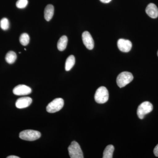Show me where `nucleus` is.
Segmentation results:
<instances>
[{
    "label": "nucleus",
    "mask_w": 158,
    "mask_h": 158,
    "mask_svg": "<svg viewBox=\"0 0 158 158\" xmlns=\"http://www.w3.org/2000/svg\"><path fill=\"white\" fill-rule=\"evenodd\" d=\"M134 79L132 74L128 72H123L119 74L116 79V83L120 88H123L131 83Z\"/></svg>",
    "instance_id": "f257e3e1"
},
{
    "label": "nucleus",
    "mask_w": 158,
    "mask_h": 158,
    "mask_svg": "<svg viewBox=\"0 0 158 158\" xmlns=\"http://www.w3.org/2000/svg\"><path fill=\"white\" fill-rule=\"evenodd\" d=\"M109 92L105 87H100L97 90L94 95V99L97 103L104 104L109 99Z\"/></svg>",
    "instance_id": "f03ea898"
},
{
    "label": "nucleus",
    "mask_w": 158,
    "mask_h": 158,
    "mask_svg": "<svg viewBox=\"0 0 158 158\" xmlns=\"http://www.w3.org/2000/svg\"><path fill=\"white\" fill-rule=\"evenodd\" d=\"M19 138L22 140L28 141H34L41 137V134L38 131L27 130L21 132Z\"/></svg>",
    "instance_id": "7ed1b4c3"
},
{
    "label": "nucleus",
    "mask_w": 158,
    "mask_h": 158,
    "mask_svg": "<svg viewBox=\"0 0 158 158\" xmlns=\"http://www.w3.org/2000/svg\"><path fill=\"white\" fill-rule=\"evenodd\" d=\"M68 151L71 158H83L84 157L81 147L76 141H73L68 147Z\"/></svg>",
    "instance_id": "20e7f679"
},
{
    "label": "nucleus",
    "mask_w": 158,
    "mask_h": 158,
    "mask_svg": "<svg viewBox=\"0 0 158 158\" xmlns=\"http://www.w3.org/2000/svg\"><path fill=\"white\" fill-rule=\"evenodd\" d=\"M153 110L152 104L149 102H144L141 104L137 110V115L140 119H143L146 114L151 112Z\"/></svg>",
    "instance_id": "39448f33"
},
{
    "label": "nucleus",
    "mask_w": 158,
    "mask_h": 158,
    "mask_svg": "<svg viewBox=\"0 0 158 158\" xmlns=\"http://www.w3.org/2000/svg\"><path fill=\"white\" fill-rule=\"evenodd\" d=\"M64 103L63 99H55L48 105L46 108L47 111L49 113H55L58 112L63 108Z\"/></svg>",
    "instance_id": "423d86ee"
},
{
    "label": "nucleus",
    "mask_w": 158,
    "mask_h": 158,
    "mask_svg": "<svg viewBox=\"0 0 158 158\" xmlns=\"http://www.w3.org/2000/svg\"><path fill=\"white\" fill-rule=\"evenodd\" d=\"M82 40L83 43L89 50L93 49L94 47V41L92 36L88 31H85L82 34Z\"/></svg>",
    "instance_id": "0eeeda50"
},
{
    "label": "nucleus",
    "mask_w": 158,
    "mask_h": 158,
    "mask_svg": "<svg viewBox=\"0 0 158 158\" xmlns=\"http://www.w3.org/2000/svg\"><path fill=\"white\" fill-rule=\"evenodd\" d=\"M32 92L31 88L25 85H19L13 89V92L15 95H26Z\"/></svg>",
    "instance_id": "6e6552de"
},
{
    "label": "nucleus",
    "mask_w": 158,
    "mask_h": 158,
    "mask_svg": "<svg viewBox=\"0 0 158 158\" xmlns=\"http://www.w3.org/2000/svg\"><path fill=\"white\" fill-rule=\"evenodd\" d=\"M117 46L119 50L123 52H128L131 51L132 44L129 40L123 39L118 40Z\"/></svg>",
    "instance_id": "1a4fd4ad"
},
{
    "label": "nucleus",
    "mask_w": 158,
    "mask_h": 158,
    "mask_svg": "<svg viewBox=\"0 0 158 158\" xmlns=\"http://www.w3.org/2000/svg\"><path fill=\"white\" fill-rule=\"evenodd\" d=\"M32 102V99L29 97L21 98L16 101L15 106L18 109H23L29 106Z\"/></svg>",
    "instance_id": "9d476101"
},
{
    "label": "nucleus",
    "mask_w": 158,
    "mask_h": 158,
    "mask_svg": "<svg viewBox=\"0 0 158 158\" xmlns=\"http://www.w3.org/2000/svg\"><path fill=\"white\" fill-rule=\"evenodd\" d=\"M146 13L150 17L156 19L158 17V8L153 3H150L145 9Z\"/></svg>",
    "instance_id": "9b49d317"
},
{
    "label": "nucleus",
    "mask_w": 158,
    "mask_h": 158,
    "mask_svg": "<svg viewBox=\"0 0 158 158\" xmlns=\"http://www.w3.org/2000/svg\"><path fill=\"white\" fill-rule=\"evenodd\" d=\"M54 7L52 5H48L44 9V18L47 21H49L54 15Z\"/></svg>",
    "instance_id": "f8f14e48"
},
{
    "label": "nucleus",
    "mask_w": 158,
    "mask_h": 158,
    "mask_svg": "<svg viewBox=\"0 0 158 158\" xmlns=\"http://www.w3.org/2000/svg\"><path fill=\"white\" fill-rule=\"evenodd\" d=\"M68 43V38L66 36H62L58 41L57 48L60 51H63L66 48Z\"/></svg>",
    "instance_id": "ddd939ff"
},
{
    "label": "nucleus",
    "mask_w": 158,
    "mask_h": 158,
    "mask_svg": "<svg viewBox=\"0 0 158 158\" xmlns=\"http://www.w3.org/2000/svg\"><path fill=\"white\" fill-rule=\"evenodd\" d=\"M75 63V58L73 55H71L66 59L65 64V69L66 71H69L73 67Z\"/></svg>",
    "instance_id": "4468645a"
},
{
    "label": "nucleus",
    "mask_w": 158,
    "mask_h": 158,
    "mask_svg": "<svg viewBox=\"0 0 158 158\" xmlns=\"http://www.w3.org/2000/svg\"><path fill=\"white\" fill-rule=\"evenodd\" d=\"M114 147L113 145H108L105 149L103 155V158H112L113 157V153L114 152Z\"/></svg>",
    "instance_id": "2eb2a0df"
},
{
    "label": "nucleus",
    "mask_w": 158,
    "mask_h": 158,
    "mask_svg": "<svg viewBox=\"0 0 158 158\" xmlns=\"http://www.w3.org/2000/svg\"><path fill=\"white\" fill-rule=\"evenodd\" d=\"M17 59V55L13 51H10L7 53L6 56V60L7 63L12 64L14 63Z\"/></svg>",
    "instance_id": "dca6fc26"
},
{
    "label": "nucleus",
    "mask_w": 158,
    "mask_h": 158,
    "mask_svg": "<svg viewBox=\"0 0 158 158\" xmlns=\"http://www.w3.org/2000/svg\"><path fill=\"white\" fill-rule=\"evenodd\" d=\"M20 43L23 46H26L28 44L30 41V37L27 33H23L21 35L19 38Z\"/></svg>",
    "instance_id": "f3484780"
},
{
    "label": "nucleus",
    "mask_w": 158,
    "mask_h": 158,
    "mask_svg": "<svg viewBox=\"0 0 158 158\" xmlns=\"http://www.w3.org/2000/svg\"><path fill=\"white\" fill-rule=\"evenodd\" d=\"M9 25L10 24L8 19L4 18L0 21V27L4 31L8 30L9 28Z\"/></svg>",
    "instance_id": "a211bd4d"
},
{
    "label": "nucleus",
    "mask_w": 158,
    "mask_h": 158,
    "mask_svg": "<svg viewBox=\"0 0 158 158\" xmlns=\"http://www.w3.org/2000/svg\"><path fill=\"white\" fill-rule=\"evenodd\" d=\"M28 0H18L16 3V7L19 9H24L27 6Z\"/></svg>",
    "instance_id": "6ab92c4d"
},
{
    "label": "nucleus",
    "mask_w": 158,
    "mask_h": 158,
    "mask_svg": "<svg viewBox=\"0 0 158 158\" xmlns=\"http://www.w3.org/2000/svg\"><path fill=\"white\" fill-rule=\"evenodd\" d=\"M154 154L156 156L158 157V144L156 146L154 149Z\"/></svg>",
    "instance_id": "aec40b11"
},
{
    "label": "nucleus",
    "mask_w": 158,
    "mask_h": 158,
    "mask_svg": "<svg viewBox=\"0 0 158 158\" xmlns=\"http://www.w3.org/2000/svg\"><path fill=\"white\" fill-rule=\"evenodd\" d=\"M103 3H109L111 2L112 0H100Z\"/></svg>",
    "instance_id": "412c9836"
},
{
    "label": "nucleus",
    "mask_w": 158,
    "mask_h": 158,
    "mask_svg": "<svg viewBox=\"0 0 158 158\" xmlns=\"http://www.w3.org/2000/svg\"><path fill=\"white\" fill-rule=\"evenodd\" d=\"M7 158H19V157L15 156H10L7 157Z\"/></svg>",
    "instance_id": "4be33fe9"
},
{
    "label": "nucleus",
    "mask_w": 158,
    "mask_h": 158,
    "mask_svg": "<svg viewBox=\"0 0 158 158\" xmlns=\"http://www.w3.org/2000/svg\"><path fill=\"white\" fill-rule=\"evenodd\" d=\"M157 55H158V51Z\"/></svg>",
    "instance_id": "5701e85b"
}]
</instances>
